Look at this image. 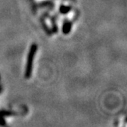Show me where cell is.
Listing matches in <instances>:
<instances>
[{
	"instance_id": "obj_1",
	"label": "cell",
	"mask_w": 127,
	"mask_h": 127,
	"mask_svg": "<svg viewBox=\"0 0 127 127\" xmlns=\"http://www.w3.org/2000/svg\"><path fill=\"white\" fill-rule=\"evenodd\" d=\"M37 51H38V45L36 44H32L28 53V56H27L26 67H25V77L26 79H29L32 76L33 61L35 57V54L37 53Z\"/></svg>"
},
{
	"instance_id": "obj_2",
	"label": "cell",
	"mask_w": 127,
	"mask_h": 127,
	"mask_svg": "<svg viewBox=\"0 0 127 127\" xmlns=\"http://www.w3.org/2000/svg\"><path fill=\"white\" fill-rule=\"evenodd\" d=\"M72 29V22L69 20H65L63 23L62 26V32L64 34H69Z\"/></svg>"
},
{
	"instance_id": "obj_3",
	"label": "cell",
	"mask_w": 127,
	"mask_h": 127,
	"mask_svg": "<svg viewBox=\"0 0 127 127\" xmlns=\"http://www.w3.org/2000/svg\"><path fill=\"white\" fill-rule=\"evenodd\" d=\"M71 6L65 5H61L59 8V12L61 15H67L71 11Z\"/></svg>"
},
{
	"instance_id": "obj_4",
	"label": "cell",
	"mask_w": 127,
	"mask_h": 127,
	"mask_svg": "<svg viewBox=\"0 0 127 127\" xmlns=\"http://www.w3.org/2000/svg\"><path fill=\"white\" fill-rule=\"evenodd\" d=\"M38 6L39 7H41V8H53L54 6V4L51 1H44V2H41L38 4Z\"/></svg>"
},
{
	"instance_id": "obj_5",
	"label": "cell",
	"mask_w": 127,
	"mask_h": 127,
	"mask_svg": "<svg viewBox=\"0 0 127 127\" xmlns=\"http://www.w3.org/2000/svg\"><path fill=\"white\" fill-rule=\"evenodd\" d=\"M51 31L52 33H57L58 32V26L56 25V22H55V19L53 17L51 18Z\"/></svg>"
},
{
	"instance_id": "obj_6",
	"label": "cell",
	"mask_w": 127,
	"mask_h": 127,
	"mask_svg": "<svg viewBox=\"0 0 127 127\" xmlns=\"http://www.w3.org/2000/svg\"><path fill=\"white\" fill-rule=\"evenodd\" d=\"M41 22H42V26H43V28L45 31V32H46L48 35H51L52 34V31L51 29H50V28L48 27V25H47V23L45 22L43 19L41 20Z\"/></svg>"
},
{
	"instance_id": "obj_7",
	"label": "cell",
	"mask_w": 127,
	"mask_h": 127,
	"mask_svg": "<svg viewBox=\"0 0 127 127\" xmlns=\"http://www.w3.org/2000/svg\"><path fill=\"white\" fill-rule=\"evenodd\" d=\"M15 113L12 112V111H7V110H2L0 111V116H15Z\"/></svg>"
},
{
	"instance_id": "obj_8",
	"label": "cell",
	"mask_w": 127,
	"mask_h": 127,
	"mask_svg": "<svg viewBox=\"0 0 127 127\" xmlns=\"http://www.w3.org/2000/svg\"><path fill=\"white\" fill-rule=\"evenodd\" d=\"M5 123H5L4 116H0V125H1V126H4V125H5Z\"/></svg>"
},
{
	"instance_id": "obj_9",
	"label": "cell",
	"mask_w": 127,
	"mask_h": 127,
	"mask_svg": "<svg viewBox=\"0 0 127 127\" xmlns=\"http://www.w3.org/2000/svg\"><path fill=\"white\" fill-rule=\"evenodd\" d=\"M2 92V86H1V84H0V93Z\"/></svg>"
}]
</instances>
